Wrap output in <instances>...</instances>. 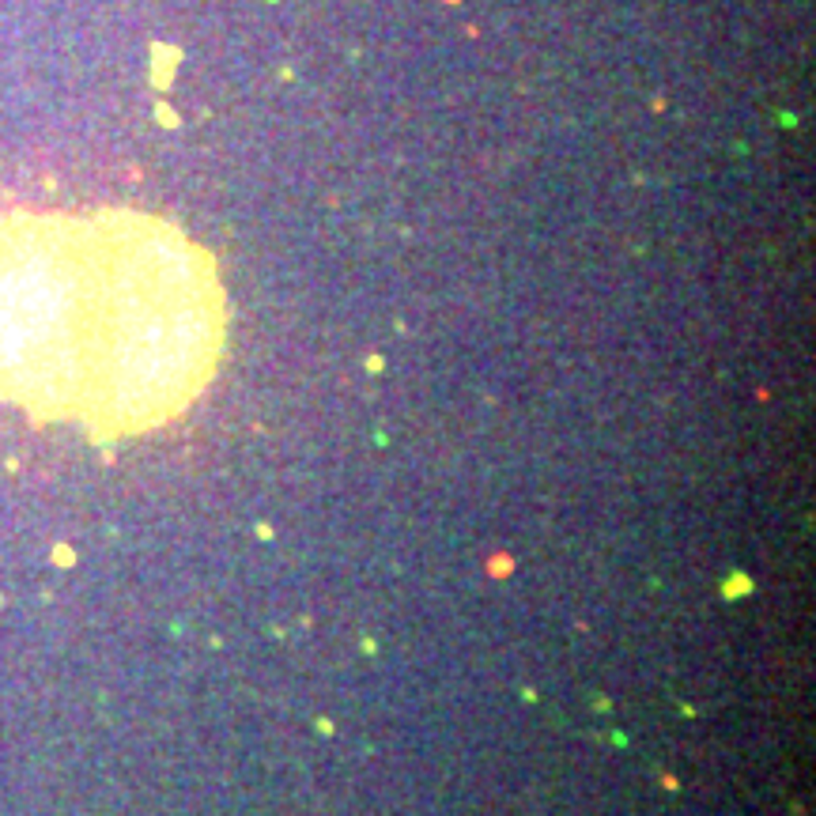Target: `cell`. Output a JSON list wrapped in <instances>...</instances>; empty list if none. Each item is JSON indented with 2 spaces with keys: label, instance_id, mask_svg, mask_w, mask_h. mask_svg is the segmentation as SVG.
<instances>
[{
  "label": "cell",
  "instance_id": "6da1fadb",
  "mask_svg": "<svg viewBox=\"0 0 816 816\" xmlns=\"http://www.w3.org/2000/svg\"><path fill=\"white\" fill-rule=\"evenodd\" d=\"M227 344L212 253L144 212L0 219V397L144 435L208 389Z\"/></svg>",
  "mask_w": 816,
  "mask_h": 816
}]
</instances>
